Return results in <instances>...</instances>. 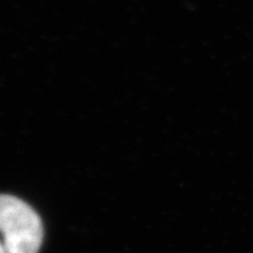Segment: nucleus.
I'll return each mask as SVG.
<instances>
[{"label":"nucleus","mask_w":253,"mask_h":253,"mask_svg":"<svg viewBox=\"0 0 253 253\" xmlns=\"http://www.w3.org/2000/svg\"><path fill=\"white\" fill-rule=\"evenodd\" d=\"M0 235L7 253H38L43 237L42 221L24 201L0 195Z\"/></svg>","instance_id":"1"},{"label":"nucleus","mask_w":253,"mask_h":253,"mask_svg":"<svg viewBox=\"0 0 253 253\" xmlns=\"http://www.w3.org/2000/svg\"><path fill=\"white\" fill-rule=\"evenodd\" d=\"M0 253H7L4 244H2V240L1 239H0Z\"/></svg>","instance_id":"2"}]
</instances>
